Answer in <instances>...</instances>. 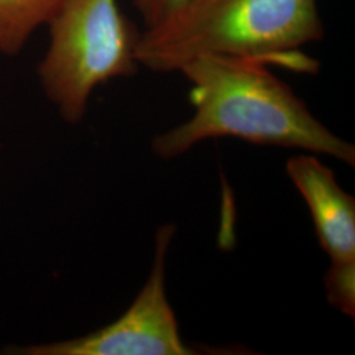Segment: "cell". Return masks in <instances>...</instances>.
<instances>
[{
	"instance_id": "obj_1",
	"label": "cell",
	"mask_w": 355,
	"mask_h": 355,
	"mask_svg": "<svg viewBox=\"0 0 355 355\" xmlns=\"http://www.w3.org/2000/svg\"><path fill=\"white\" fill-rule=\"evenodd\" d=\"M179 73L190 82V119L152 141L162 159H174L199 142L234 137L258 145L296 148L355 166L353 144L336 136L303 99L261 61L202 55Z\"/></svg>"
},
{
	"instance_id": "obj_2",
	"label": "cell",
	"mask_w": 355,
	"mask_h": 355,
	"mask_svg": "<svg viewBox=\"0 0 355 355\" xmlns=\"http://www.w3.org/2000/svg\"><path fill=\"white\" fill-rule=\"evenodd\" d=\"M322 37L318 0H189L141 33L137 61L171 73L202 55H227L315 74L320 64L302 49Z\"/></svg>"
},
{
	"instance_id": "obj_3",
	"label": "cell",
	"mask_w": 355,
	"mask_h": 355,
	"mask_svg": "<svg viewBox=\"0 0 355 355\" xmlns=\"http://www.w3.org/2000/svg\"><path fill=\"white\" fill-rule=\"evenodd\" d=\"M48 26L51 44L38 76L64 121L76 124L94 89L139 71L142 32L117 0H62Z\"/></svg>"
},
{
	"instance_id": "obj_4",
	"label": "cell",
	"mask_w": 355,
	"mask_h": 355,
	"mask_svg": "<svg viewBox=\"0 0 355 355\" xmlns=\"http://www.w3.org/2000/svg\"><path fill=\"white\" fill-rule=\"evenodd\" d=\"M177 227L166 224L155 233L152 271L127 312L85 337L12 350L20 355L202 354L183 341L175 313L166 296V255Z\"/></svg>"
},
{
	"instance_id": "obj_5",
	"label": "cell",
	"mask_w": 355,
	"mask_h": 355,
	"mask_svg": "<svg viewBox=\"0 0 355 355\" xmlns=\"http://www.w3.org/2000/svg\"><path fill=\"white\" fill-rule=\"evenodd\" d=\"M286 171L306 203L330 265L355 263L354 196L341 189L333 170L315 155H293Z\"/></svg>"
},
{
	"instance_id": "obj_6",
	"label": "cell",
	"mask_w": 355,
	"mask_h": 355,
	"mask_svg": "<svg viewBox=\"0 0 355 355\" xmlns=\"http://www.w3.org/2000/svg\"><path fill=\"white\" fill-rule=\"evenodd\" d=\"M62 0H0V54L15 55L38 26L51 21Z\"/></svg>"
},
{
	"instance_id": "obj_7",
	"label": "cell",
	"mask_w": 355,
	"mask_h": 355,
	"mask_svg": "<svg viewBox=\"0 0 355 355\" xmlns=\"http://www.w3.org/2000/svg\"><path fill=\"white\" fill-rule=\"evenodd\" d=\"M324 284L330 305L345 316L354 318L355 263L330 265Z\"/></svg>"
},
{
	"instance_id": "obj_8",
	"label": "cell",
	"mask_w": 355,
	"mask_h": 355,
	"mask_svg": "<svg viewBox=\"0 0 355 355\" xmlns=\"http://www.w3.org/2000/svg\"><path fill=\"white\" fill-rule=\"evenodd\" d=\"M140 13L146 28L159 26L178 12L189 0H129Z\"/></svg>"
}]
</instances>
